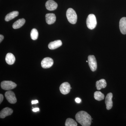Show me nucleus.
Here are the masks:
<instances>
[{
	"label": "nucleus",
	"instance_id": "25",
	"mask_svg": "<svg viewBox=\"0 0 126 126\" xmlns=\"http://www.w3.org/2000/svg\"><path fill=\"white\" fill-rule=\"evenodd\" d=\"M38 103V101L37 100H34L32 101V104H37Z\"/></svg>",
	"mask_w": 126,
	"mask_h": 126
},
{
	"label": "nucleus",
	"instance_id": "19",
	"mask_svg": "<svg viewBox=\"0 0 126 126\" xmlns=\"http://www.w3.org/2000/svg\"><path fill=\"white\" fill-rule=\"evenodd\" d=\"M104 94L101 92L96 91L94 93V99L97 101H101L103 100L104 98Z\"/></svg>",
	"mask_w": 126,
	"mask_h": 126
},
{
	"label": "nucleus",
	"instance_id": "8",
	"mask_svg": "<svg viewBox=\"0 0 126 126\" xmlns=\"http://www.w3.org/2000/svg\"><path fill=\"white\" fill-rule=\"evenodd\" d=\"M71 88L70 84L67 82H65L61 84L60 87V90L62 94H66L70 92Z\"/></svg>",
	"mask_w": 126,
	"mask_h": 126
},
{
	"label": "nucleus",
	"instance_id": "9",
	"mask_svg": "<svg viewBox=\"0 0 126 126\" xmlns=\"http://www.w3.org/2000/svg\"><path fill=\"white\" fill-rule=\"evenodd\" d=\"M112 94L110 93L107 94L105 100V103L106 105V108L108 110L111 109L113 106L112 98Z\"/></svg>",
	"mask_w": 126,
	"mask_h": 126
},
{
	"label": "nucleus",
	"instance_id": "4",
	"mask_svg": "<svg viewBox=\"0 0 126 126\" xmlns=\"http://www.w3.org/2000/svg\"><path fill=\"white\" fill-rule=\"evenodd\" d=\"M17 86L16 84L11 81H4L1 83V87L4 90H10L14 89Z\"/></svg>",
	"mask_w": 126,
	"mask_h": 126
},
{
	"label": "nucleus",
	"instance_id": "22",
	"mask_svg": "<svg viewBox=\"0 0 126 126\" xmlns=\"http://www.w3.org/2000/svg\"><path fill=\"white\" fill-rule=\"evenodd\" d=\"M75 101L77 103H81V99L79 98H76L75 99Z\"/></svg>",
	"mask_w": 126,
	"mask_h": 126
},
{
	"label": "nucleus",
	"instance_id": "10",
	"mask_svg": "<svg viewBox=\"0 0 126 126\" xmlns=\"http://www.w3.org/2000/svg\"><path fill=\"white\" fill-rule=\"evenodd\" d=\"M46 7L49 11H53L56 10L58 7V4L53 0H48L46 3Z\"/></svg>",
	"mask_w": 126,
	"mask_h": 126
},
{
	"label": "nucleus",
	"instance_id": "27",
	"mask_svg": "<svg viewBox=\"0 0 126 126\" xmlns=\"http://www.w3.org/2000/svg\"><path fill=\"white\" fill-rule=\"evenodd\" d=\"M86 62H87V63H88V61H86Z\"/></svg>",
	"mask_w": 126,
	"mask_h": 126
},
{
	"label": "nucleus",
	"instance_id": "14",
	"mask_svg": "<svg viewBox=\"0 0 126 126\" xmlns=\"http://www.w3.org/2000/svg\"><path fill=\"white\" fill-rule=\"evenodd\" d=\"M62 45L61 40H57L50 42L48 44V47L49 49L54 50L59 48Z\"/></svg>",
	"mask_w": 126,
	"mask_h": 126
},
{
	"label": "nucleus",
	"instance_id": "13",
	"mask_svg": "<svg viewBox=\"0 0 126 126\" xmlns=\"http://www.w3.org/2000/svg\"><path fill=\"white\" fill-rule=\"evenodd\" d=\"M56 20V16L54 14H48L46 15V20L48 24H53L55 22Z\"/></svg>",
	"mask_w": 126,
	"mask_h": 126
},
{
	"label": "nucleus",
	"instance_id": "6",
	"mask_svg": "<svg viewBox=\"0 0 126 126\" xmlns=\"http://www.w3.org/2000/svg\"><path fill=\"white\" fill-rule=\"evenodd\" d=\"M5 95L7 101L10 103L15 104L17 101L15 94L12 91H7L5 93Z\"/></svg>",
	"mask_w": 126,
	"mask_h": 126
},
{
	"label": "nucleus",
	"instance_id": "12",
	"mask_svg": "<svg viewBox=\"0 0 126 126\" xmlns=\"http://www.w3.org/2000/svg\"><path fill=\"white\" fill-rule=\"evenodd\" d=\"M119 29L123 34H126V17L122 18L119 21Z\"/></svg>",
	"mask_w": 126,
	"mask_h": 126
},
{
	"label": "nucleus",
	"instance_id": "26",
	"mask_svg": "<svg viewBox=\"0 0 126 126\" xmlns=\"http://www.w3.org/2000/svg\"><path fill=\"white\" fill-rule=\"evenodd\" d=\"M4 39V36L2 35H0V42L1 43V41L3 40V39Z\"/></svg>",
	"mask_w": 126,
	"mask_h": 126
},
{
	"label": "nucleus",
	"instance_id": "18",
	"mask_svg": "<svg viewBox=\"0 0 126 126\" xmlns=\"http://www.w3.org/2000/svg\"><path fill=\"white\" fill-rule=\"evenodd\" d=\"M18 15H19V12L18 11L12 12L6 16L5 17V20L6 21H9L18 16Z\"/></svg>",
	"mask_w": 126,
	"mask_h": 126
},
{
	"label": "nucleus",
	"instance_id": "7",
	"mask_svg": "<svg viewBox=\"0 0 126 126\" xmlns=\"http://www.w3.org/2000/svg\"><path fill=\"white\" fill-rule=\"evenodd\" d=\"M53 63V60L52 58L47 57L43 59L41 61V66L44 68H48L52 67Z\"/></svg>",
	"mask_w": 126,
	"mask_h": 126
},
{
	"label": "nucleus",
	"instance_id": "20",
	"mask_svg": "<svg viewBox=\"0 0 126 126\" xmlns=\"http://www.w3.org/2000/svg\"><path fill=\"white\" fill-rule=\"evenodd\" d=\"M77 122L72 118H68L66 119L65 122V126H77Z\"/></svg>",
	"mask_w": 126,
	"mask_h": 126
},
{
	"label": "nucleus",
	"instance_id": "2",
	"mask_svg": "<svg viewBox=\"0 0 126 126\" xmlns=\"http://www.w3.org/2000/svg\"><path fill=\"white\" fill-rule=\"evenodd\" d=\"M66 16L69 22L71 24H74L77 23V14L73 9L72 8L68 9L66 12Z\"/></svg>",
	"mask_w": 126,
	"mask_h": 126
},
{
	"label": "nucleus",
	"instance_id": "1",
	"mask_svg": "<svg viewBox=\"0 0 126 126\" xmlns=\"http://www.w3.org/2000/svg\"><path fill=\"white\" fill-rule=\"evenodd\" d=\"M75 118L77 121L83 126H89L92 123V117L84 111H81L77 113Z\"/></svg>",
	"mask_w": 126,
	"mask_h": 126
},
{
	"label": "nucleus",
	"instance_id": "17",
	"mask_svg": "<svg viewBox=\"0 0 126 126\" xmlns=\"http://www.w3.org/2000/svg\"><path fill=\"white\" fill-rule=\"evenodd\" d=\"M107 82L105 79H100L96 82V86L97 90H99L102 88H104L107 86Z\"/></svg>",
	"mask_w": 126,
	"mask_h": 126
},
{
	"label": "nucleus",
	"instance_id": "16",
	"mask_svg": "<svg viewBox=\"0 0 126 126\" xmlns=\"http://www.w3.org/2000/svg\"><path fill=\"white\" fill-rule=\"evenodd\" d=\"M25 23V20L24 18L19 19L14 23L12 27L15 29H16L20 28L23 26Z\"/></svg>",
	"mask_w": 126,
	"mask_h": 126
},
{
	"label": "nucleus",
	"instance_id": "23",
	"mask_svg": "<svg viewBox=\"0 0 126 126\" xmlns=\"http://www.w3.org/2000/svg\"><path fill=\"white\" fill-rule=\"evenodd\" d=\"M4 99V96L2 94H0V103H1Z\"/></svg>",
	"mask_w": 126,
	"mask_h": 126
},
{
	"label": "nucleus",
	"instance_id": "21",
	"mask_svg": "<svg viewBox=\"0 0 126 126\" xmlns=\"http://www.w3.org/2000/svg\"><path fill=\"white\" fill-rule=\"evenodd\" d=\"M31 37L33 40H36L38 37V32L35 29H33L31 32Z\"/></svg>",
	"mask_w": 126,
	"mask_h": 126
},
{
	"label": "nucleus",
	"instance_id": "3",
	"mask_svg": "<svg viewBox=\"0 0 126 126\" xmlns=\"http://www.w3.org/2000/svg\"><path fill=\"white\" fill-rule=\"evenodd\" d=\"M87 26L89 29L93 30L95 28L97 25L96 18L94 15L90 14L88 16L87 19Z\"/></svg>",
	"mask_w": 126,
	"mask_h": 126
},
{
	"label": "nucleus",
	"instance_id": "11",
	"mask_svg": "<svg viewBox=\"0 0 126 126\" xmlns=\"http://www.w3.org/2000/svg\"><path fill=\"white\" fill-rule=\"evenodd\" d=\"M13 112V110L11 109L6 107L3 109L0 112V117L4 118L7 116L11 115Z\"/></svg>",
	"mask_w": 126,
	"mask_h": 126
},
{
	"label": "nucleus",
	"instance_id": "15",
	"mask_svg": "<svg viewBox=\"0 0 126 126\" xmlns=\"http://www.w3.org/2000/svg\"><path fill=\"white\" fill-rule=\"evenodd\" d=\"M5 60L8 64L9 65H12L14 64L15 62V57L14 55L11 53H8L6 56Z\"/></svg>",
	"mask_w": 126,
	"mask_h": 126
},
{
	"label": "nucleus",
	"instance_id": "5",
	"mask_svg": "<svg viewBox=\"0 0 126 126\" xmlns=\"http://www.w3.org/2000/svg\"><path fill=\"white\" fill-rule=\"evenodd\" d=\"M88 63L90 69L92 72H94L97 68L96 60L94 55H90L88 57Z\"/></svg>",
	"mask_w": 126,
	"mask_h": 126
},
{
	"label": "nucleus",
	"instance_id": "24",
	"mask_svg": "<svg viewBox=\"0 0 126 126\" xmlns=\"http://www.w3.org/2000/svg\"><path fill=\"white\" fill-rule=\"evenodd\" d=\"M39 110V109L38 108L33 109V110H32V111H33L35 112L38 111Z\"/></svg>",
	"mask_w": 126,
	"mask_h": 126
}]
</instances>
